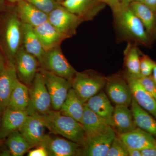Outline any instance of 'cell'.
Masks as SVG:
<instances>
[{
  "label": "cell",
  "mask_w": 156,
  "mask_h": 156,
  "mask_svg": "<svg viewBox=\"0 0 156 156\" xmlns=\"http://www.w3.org/2000/svg\"><path fill=\"white\" fill-rule=\"evenodd\" d=\"M113 14L117 32L122 39L134 44H149L151 40L142 23L129 5H122L121 8Z\"/></svg>",
  "instance_id": "obj_1"
},
{
  "label": "cell",
  "mask_w": 156,
  "mask_h": 156,
  "mask_svg": "<svg viewBox=\"0 0 156 156\" xmlns=\"http://www.w3.org/2000/svg\"><path fill=\"white\" fill-rule=\"evenodd\" d=\"M45 126L51 134L59 135L81 146L85 144L86 134L81 123L71 117L62 114L59 111L50 110L41 115Z\"/></svg>",
  "instance_id": "obj_2"
},
{
  "label": "cell",
  "mask_w": 156,
  "mask_h": 156,
  "mask_svg": "<svg viewBox=\"0 0 156 156\" xmlns=\"http://www.w3.org/2000/svg\"><path fill=\"white\" fill-rule=\"evenodd\" d=\"M106 78L95 71L76 73L71 81L72 87L86 103L87 101L101 91L105 87Z\"/></svg>",
  "instance_id": "obj_3"
},
{
  "label": "cell",
  "mask_w": 156,
  "mask_h": 156,
  "mask_svg": "<svg viewBox=\"0 0 156 156\" xmlns=\"http://www.w3.org/2000/svg\"><path fill=\"white\" fill-rule=\"evenodd\" d=\"M31 87L29 89V104L26 111L29 115L46 114L51 108V100L43 76L37 73Z\"/></svg>",
  "instance_id": "obj_4"
},
{
  "label": "cell",
  "mask_w": 156,
  "mask_h": 156,
  "mask_svg": "<svg viewBox=\"0 0 156 156\" xmlns=\"http://www.w3.org/2000/svg\"><path fill=\"white\" fill-rule=\"evenodd\" d=\"M40 71L51 98V108L58 111L72 87L71 82L42 68Z\"/></svg>",
  "instance_id": "obj_5"
},
{
  "label": "cell",
  "mask_w": 156,
  "mask_h": 156,
  "mask_svg": "<svg viewBox=\"0 0 156 156\" xmlns=\"http://www.w3.org/2000/svg\"><path fill=\"white\" fill-rule=\"evenodd\" d=\"M40 64L43 69L71 82L77 72L58 47L46 51Z\"/></svg>",
  "instance_id": "obj_6"
},
{
  "label": "cell",
  "mask_w": 156,
  "mask_h": 156,
  "mask_svg": "<svg viewBox=\"0 0 156 156\" xmlns=\"http://www.w3.org/2000/svg\"><path fill=\"white\" fill-rule=\"evenodd\" d=\"M115 136L114 130L109 126L96 134L87 136L85 144L82 147V155L107 156Z\"/></svg>",
  "instance_id": "obj_7"
},
{
  "label": "cell",
  "mask_w": 156,
  "mask_h": 156,
  "mask_svg": "<svg viewBox=\"0 0 156 156\" xmlns=\"http://www.w3.org/2000/svg\"><path fill=\"white\" fill-rule=\"evenodd\" d=\"M48 21L58 31L69 37L75 34L77 27L83 20L60 5L48 14Z\"/></svg>",
  "instance_id": "obj_8"
},
{
  "label": "cell",
  "mask_w": 156,
  "mask_h": 156,
  "mask_svg": "<svg viewBox=\"0 0 156 156\" xmlns=\"http://www.w3.org/2000/svg\"><path fill=\"white\" fill-rule=\"evenodd\" d=\"M105 87L108 98L115 105H131L132 93L125 77L114 75L106 78Z\"/></svg>",
  "instance_id": "obj_9"
},
{
  "label": "cell",
  "mask_w": 156,
  "mask_h": 156,
  "mask_svg": "<svg viewBox=\"0 0 156 156\" xmlns=\"http://www.w3.org/2000/svg\"><path fill=\"white\" fill-rule=\"evenodd\" d=\"M40 145L47 149L49 156L82 155V146L65 138L46 134Z\"/></svg>",
  "instance_id": "obj_10"
},
{
  "label": "cell",
  "mask_w": 156,
  "mask_h": 156,
  "mask_svg": "<svg viewBox=\"0 0 156 156\" xmlns=\"http://www.w3.org/2000/svg\"><path fill=\"white\" fill-rule=\"evenodd\" d=\"M46 128L41 115L34 113L28 115L18 130L33 148L39 146L41 143L46 135Z\"/></svg>",
  "instance_id": "obj_11"
},
{
  "label": "cell",
  "mask_w": 156,
  "mask_h": 156,
  "mask_svg": "<svg viewBox=\"0 0 156 156\" xmlns=\"http://www.w3.org/2000/svg\"><path fill=\"white\" fill-rule=\"evenodd\" d=\"M17 72L22 83L27 86L32 83L37 70V59L21 48L15 56Z\"/></svg>",
  "instance_id": "obj_12"
},
{
  "label": "cell",
  "mask_w": 156,
  "mask_h": 156,
  "mask_svg": "<svg viewBox=\"0 0 156 156\" xmlns=\"http://www.w3.org/2000/svg\"><path fill=\"white\" fill-rule=\"evenodd\" d=\"M61 5L83 21L94 18L105 5L96 0H64Z\"/></svg>",
  "instance_id": "obj_13"
},
{
  "label": "cell",
  "mask_w": 156,
  "mask_h": 156,
  "mask_svg": "<svg viewBox=\"0 0 156 156\" xmlns=\"http://www.w3.org/2000/svg\"><path fill=\"white\" fill-rule=\"evenodd\" d=\"M15 65L11 60L6 63L0 75V113L8 108L11 93L17 80Z\"/></svg>",
  "instance_id": "obj_14"
},
{
  "label": "cell",
  "mask_w": 156,
  "mask_h": 156,
  "mask_svg": "<svg viewBox=\"0 0 156 156\" xmlns=\"http://www.w3.org/2000/svg\"><path fill=\"white\" fill-rule=\"evenodd\" d=\"M5 39L9 55L11 58L15 57L22 41V23L17 16H11L7 21Z\"/></svg>",
  "instance_id": "obj_15"
},
{
  "label": "cell",
  "mask_w": 156,
  "mask_h": 156,
  "mask_svg": "<svg viewBox=\"0 0 156 156\" xmlns=\"http://www.w3.org/2000/svg\"><path fill=\"white\" fill-rule=\"evenodd\" d=\"M2 113L0 122V139L5 138L14 131L19 130L29 115L26 111L8 108Z\"/></svg>",
  "instance_id": "obj_16"
},
{
  "label": "cell",
  "mask_w": 156,
  "mask_h": 156,
  "mask_svg": "<svg viewBox=\"0 0 156 156\" xmlns=\"http://www.w3.org/2000/svg\"><path fill=\"white\" fill-rule=\"evenodd\" d=\"M34 29L46 51L58 47L63 40L69 37L58 31L48 20Z\"/></svg>",
  "instance_id": "obj_17"
},
{
  "label": "cell",
  "mask_w": 156,
  "mask_h": 156,
  "mask_svg": "<svg viewBox=\"0 0 156 156\" xmlns=\"http://www.w3.org/2000/svg\"><path fill=\"white\" fill-rule=\"evenodd\" d=\"M125 78L131 89L132 97L143 108L156 119V100L140 85L136 78L125 74Z\"/></svg>",
  "instance_id": "obj_18"
},
{
  "label": "cell",
  "mask_w": 156,
  "mask_h": 156,
  "mask_svg": "<svg viewBox=\"0 0 156 156\" xmlns=\"http://www.w3.org/2000/svg\"><path fill=\"white\" fill-rule=\"evenodd\" d=\"M118 135L129 148L140 151L156 146V140L153 135L137 127L132 131Z\"/></svg>",
  "instance_id": "obj_19"
},
{
  "label": "cell",
  "mask_w": 156,
  "mask_h": 156,
  "mask_svg": "<svg viewBox=\"0 0 156 156\" xmlns=\"http://www.w3.org/2000/svg\"><path fill=\"white\" fill-rule=\"evenodd\" d=\"M110 126L118 134L127 133L136 128L128 106L115 105Z\"/></svg>",
  "instance_id": "obj_20"
},
{
  "label": "cell",
  "mask_w": 156,
  "mask_h": 156,
  "mask_svg": "<svg viewBox=\"0 0 156 156\" xmlns=\"http://www.w3.org/2000/svg\"><path fill=\"white\" fill-rule=\"evenodd\" d=\"M129 7L142 23L150 40L156 37V13L143 2H134Z\"/></svg>",
  "instance_id": "obj_21"
},
{
  "label": "cell",
  "mask_w": 156,
  "mask_h": 156,
  "mask_svg": "<svg viewBox=\"0 0 156 156\" xmlns=\"http://www.w3.org/2000/svg\"><path fill=\"white\" fill-rule=\"evenodd\" d=\"M17 11L22 23L29 24L34 27L48 20V14L40 11L25 0L18 2Z\"/></svg>",
  "instance_id": "obj_22"
},
{
  "label": "cell",
  "mask_w": 156,
  "mask_h": 156,
  "mask_svg": "<svg viewBox=\"0 0 156 156\" xmlns=\"http://www.w3.org/2000/svg\"><path fill=\"white\" fill-rule=\"evenodd\" d=\"M85 104L91 111L106 121L110 126L114 107L104 92L101 91L89 98Z\"/></svg>",
  "instance_id": "obj_23"
},
{
  "label": "cell",
  "mask_w": 156,
  "mask_h": 156,
  "mask_svg": "<svg viewBox=\"0 0 156 156\" xmlns=\"http://www.w3.org/2000/svg\"><path fill=\"white\" fill-rule=\"evenodd\" d=\"M22 41L24 49L34 56L40 63L46 51L44 50L33 27L22 23Z\"/></svg>",
  "instance_id": "obj_24"
},
{
  "label": "cell",
  "mask_w": 156,
  "mask_h": 156,
  "mask_svg": "<svg viewBox=\"0 0 156 156\" xmlns=\"http://www.w3.org/2000/svg\"><path fill=\"white\" fill-rule=\"evenodd\" d=\"M85 108V103L78 96L72 88L68 93L59 112L62 114L71 117L81 123Z\"/></svg>",
  "instance_id": "obj_25"
},
{
  "label": "cell",
  "mask_w": 156,
  "mask_h": 156,
  "mask_svg": "<svg viewBox=\"0 0 156 156\" xmlns=\"http://www.w3.org/2000/svg\"><path fill=\"white\" fill-rule=\"evenodd\" d=\"M131 111L135 126L153 136H156V121L132 97Z\"/></svg>",
  "instance_id": "obj_26"
},
{
  "label": "cell",
  "mask_w": 156,
  "mask_h": 156,
  "mask_svg": "<svg viewBox=\"0 0 156 156\" xmlns=\"http://www.w3.org/2000/svg\"><path fill=\"white\" fill-rule=\"evenodd\" d=\"M81 123L83 127L86 137L96 134L109 126L106 121L88 108L85 103Z\"/></svg>",
  "instance_id": "obj_27"
},
{
  "label": "cell",
  "mask_w": 156,
  "mask_h": 156,
  "mask_svg": "<svg viewBox=\"0 0 156 156\" xmlns=\"http://www.w3.org/2000/svg\"><path fill=\"white\" fill-rule=\"evenodd\" d=\"M29 101L28 88L27 85L17 79L11 93L8 108L26 111L28 107Z\"/></svg>",
  "instance_id": "obj_28"
},
{
  "label": "cell",
  "mask_w": 156,
  "mask_h": 156,
  "mask_svg": "<svg viewBox=\"0 0 156 156\" xmlns=\"http://www.w3.org/2000/svg\"><path fill=\"white\" fill-rule=\"evenodd\" d=\"M140 52L136 44L128 42L125 51V65L126 74L134 78L141 76L140 71Z\"/></svg>",
  "instance_id": "obj_29"
},
{
  "label": "cell",
  "mask_w": 156,
  "mask_h": 156,
  "mask_svg": "<svg viewBox=\"0 0 156 156\" xmlns=\"http://www.w3.org/2000/svg\"><path fill=\"white\" fill-rule=\"evenodd\" d=\"M7 144L9 153L13 156H23L32 148L18 130L8 136Z\"/></svg>",
  "instance_id": "obj_30"
},
{
  "label": "cell",
  "mask_w": 156,
  "mask_h": 156,
  "mask_svg": "<svg viewBox=\"0 0 156 156\" xmlns=\"http://www.w3.org/2000/svg\"><path fill=\"white\" fill-rule=\"evenodd\" d=\"M128 149L119 136H115L107 156H128Z\"/></svg>",
  "instance_id": "obj_31"
},
{
  "label": "cell",
  "mask_w": 156,
  "mask_h": 156,
  "mask_svg": "<svg viewBox=\"0 0 156 156\" xmlns=\"http://www.w3.org/2000/svg\"><path fill=\"white\" fill-rule=\"evenodd\" d=\"M33 5L47 14L60 5L58 0H25Z\"/></svg>",
  "instance_id": "obj_32"
},
{
  "label": "cell",
  "mask_w": 156,
  "mask_h": 156,
  "mask_svg": "<svg viewBox=\"0 0 156 156\" xmlns=\"http://www.w3.org/2000/svg\"><path fill=\"white\" fill-rule=\"evenodd\" d=\"M140 84L156 100V82L152 75L136 78Z\"/></svg>",
  "instance_id": "obj_33"
},
{
  "label": "cell",
  "mask_w": 156,
  "mask_h": 156,
  "mask_svg": "<svg viewBox=\"0 0 156 156\" xmlns=\"http://www.w3.org/2000/svg\"><path fill=\"white\" fill-rule=\"evenodd\" d=\"M154 62L145 55L140 57V71L141 76H147L152 75Z\"/></svg>",
  "instance_id": "obj_34"
},
{
  "label": "cell",
  "mask_w": 156,
  "mask_h": 156,
  "mask_svg": "<svg viewBox=\"0 0 156 156\" xmlns=\"http://www.w3.org/2000/svg\"><path fill=\"white\" fill-rule=\"evenodd\" d=\"M28 156H49L47 149L43 146L37 147L35 148L28 151Z\"/></svg>",
  "instance_id": "obj_35"
},
{
  "label": "cell",
  "mask_w": 156,
  "mask_h": 156,
  "mask_svg": "<svg viewBox=\"0 0 156 156\" xmlns=\"http://www.w3.org/2000/svg\"><path fill=\"white\" fill-rule=\"evenodd\" d=\"M105 5L109 6L112 11L113 13L119 10L122 7L119 0H96Z\"/></svg>",
  "instance_id": "obj_36"
},
{
  "label": "cell",
  "mask_w": 156,
  "mask_h": 156,
  "mask_svg": "<svg viewBox=\"0 0 156 156\" xmlns=\"http://www.w3.org/2000/svg\"><path fill=\"white\" fill-rule=\"evenodd\" d=\"M142 156H156V146L140 150Z\"/></svg>",
  "instance_id": "obj_37"
},
{
  "label": "cell",
  "mask_w": 156,
  "mask_h": 156,
  "mask_svg": "<svg viewBox=\"0 0 156 156\" xmlns=\"http://www.w3.org/2000/svg\"><path fill=\"white\" fill-rule=\"evenodd\" d=\"M144 2L156 13V0H144Z\"/></svg>",
  "instance_id": "obj_38"
},
{
  "label": "cell",
  "mask_w": 156,
  "mask_h": 156,
  "mask_svg": "<svg viewBox=\"0 0 156 156\" xmlns=\"http://www.w3.org/2000/svg\"><path fill=\"white\" fill-rule=\"evenodd\" d=\"M128 156H142L140 150L135 149L129 148H128Z\"/></svg>",
  "instance_id": "obj_39"
},
{
  "label": "cell",
  "mask_w": 156,
  "mask_h": 156,
  "mask_svg": "<svg viewBox=\"0 0 156 156\" xmlns=\"http://www.w3.org/2000/svg\"><path fill=\"white\" fill-rule=\"evenodd\" d=\"M6 64L4 57H3L2 54L0 53V75L1 74V73L3 72V70L5 69Z\"/></svg>",
  "instance_id": "obj_40"
},
{
  "label": "cell",
  "mask_w": 156,
  "mask_h": 156,
  "mask_svg": "<svg viewBox=\"0 0 156 156\" xmlns=\"http://www.w3.org/2000/svg\"><path fill=\"white\" fill-rule=\"evenodd\" d=\"M144 0H119L120 2L122 5H128L130 3L134 2H143Z\"/></svg>",
  "instance_id": "obj_41"
},
{
  "label": "cell",
  "mask_w": 156,
  "mask_h": 156,
  "mask_svg": "<svg viewBox=\"0 0 156 156\" xmlns=\"http://www.w3.org/2000/svg\"><path fill=\"white\" fill-rule=\"evenodd\" d=\"M152 74L153 77L155 81L156 82V62H155Z\"/></svg>",
  "instance_id": "obj_42"
},
{
  "label": "cell",
  "mask_w": 156,
  "mask_h": 156,
  "mask_svg": "<svg viewBox=\"0 0 156 156\" xmlns=\"http://www.w3.org/2000/svg\"><path fill=\"white\" fill-rule=\"evenodd\" d=\"M8 1L9 2H11L14 3L17 2H18L20 0H8Z\"/></svg>",
  "instance_id": "obj_43"
},
{
  "label": "cell",
  "mask_w": 156,
  "mask_h": 156,
  "mask_svg": "<svg viewBox=\"0 0 156 156\" xmlns=\"http://www.w3.org/2000/svg\"><path fill=\"white\" fill-rule=\"evenodd\" d=\"M0 115H1V113H0ZM1 118H0V122H1Z\"/></svg>",
  "instance_id": "obj_44"
},
{
  "label": "cell",
  "mask_w": 156,
  "mask_h": 156,
  "mask_svg": "<svg viewBox=\"0 0 156 156\" xmlns=\"http://www.w3.org/2000/svg\"><path fill=\"white\" fill-rule=\"evenodd\" d=\"M1 0H0V3H1Z\"/></svg>",
  "instance_id": "obj_45"
}]
</instances>
